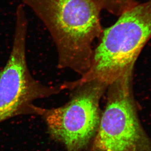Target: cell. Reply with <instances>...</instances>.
Here are the masks:
<instances>
[{"label": "cell", "mask_w": 151, "mask_h": 151, "mask_svg": "<svg viewBox=\"0 0 151 151\" xmlns=\"http://www.w3.org/2000/svg\"><path fill=\"white\" fill-rule=\"evenodd\" d=\"M49 31L58 54V67L81 77L90 69L93 43L103 29L100 9L91 0H22Z\"/></svg>", "instance_id": "cell-1"}, {"label": "cell", "mask_w": 151, "mask_h": 151, "mask_svg": "<svg viewBox=\"0 0 151 151\" xmlns=\"http://www.w3.org/2000/svg\"><path fill=\"white\" fill-rule=\"evenodd\" d=\"M103 31L86 74L72 81L76 87L92 80L109 85L133 72L135 61L151 38V0L138 3Z\"/></svg>", "instance_id": "cell-2"}, {"label": "cell", "mask_w": 151, "mask_h": 151, "mask_svg": "<svg viewBox=\"0 0 151 151\" xmlns=\"http://www.w3.org/2000/svg\"><path fill=\"white\" fill-rule=\"evenodd\" d=\"M14 38L10 56L0 72V123L20 115H41L43 108L34 103L66 90L65 83L47 86L35 80L27 63L28 21L22 4L18 6Z\"/></svg>", "instance_id": "cell-3"}, {"label": "cell", "mask_w": 151, "mask_h": 151, "mask_svg": "<svg viewBox=\"0 0 151 151\" xmlns=\"http://www.w3.org/2000/svg\"><path fill=\"white\" fill-rule=\"evenodd\" d=\"M132 74L127 73L108 86L106 106L92 151H151V139L138 117Z\"/></svg>", "instance_id": "cell-4"}, {"label": "cell", "mask_w": 151, "mask_h": 151, "mask_svg": "<svg viewBox=\"0 0 151 151\" xmlns=\"http://www.w3.org/2000/svg\"><path fill=\"white\" fill-rule=\"evenodd\" d=\"M108 85L98 80L78 84L70 100L58 108L43 109L42 114L51 137L67 151H81L96 135L102 112L100 104Z\"/></svg>", "instance_id": "cell-5"}, {"label": "cell", "mask_w": 151, "mask_h": 151, "mask_svg": "<svg viewBox=\"0 0 151 151\" xmlns=\"http://www.w3.org/2000/svg\"><path fill=\"white\" fill-rule=\"evenodd\" d=\"M101 10H105L116 16L134 7L138 2L135 0H91Z\"/></svg>", "instance_id": "cell-6"}]
</instances>
